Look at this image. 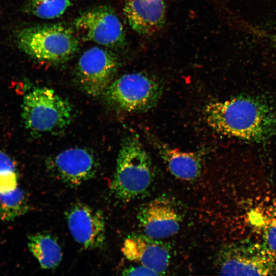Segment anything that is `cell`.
<instances>
[{
	"label": "cell",
	"instance_id": "obj_17",
	"mask_svg": "<svg viewBox=\"0 0 276 276\" xmlns=\"http://www.w3.org/2000/svg\"><path fill=\"white\" fill-rule=\"evenodd\" d=\"M28 203L24 191L17 187L10 192L0 193V220L10 221L25 214Z\"/></svg>",
	"mask_w": 276,
	"mask_h": 276
},
{
	"label": "cell",
	"instance_id": "obj_15",
	"mask_svg": "<svg viewBox=\"0 0 276 276\" xmlns=\"http://www.w3.org/2000/svg\"><path fill=\"white\" fill-rule=\"evenodd\" d=\"M28 247L43 269H53L60 264L62 257L57 241L47 233H37L29 237Z\"/></svg>",
	"mask_w": 276,
	"mask_h": 276
},
{
	"label": "cell",
	"instance_id": "obj_20",
	"mask_svg": "<svg viewBox=\"0 0 276 276\" xmlns=\"http://www.w3.org/2000/svg\"><path fill=\"white\" fill-rule=\"evenodd\" d=\"M125 275H160L155 270L143 265L131 266L122 271Z\"/></svg>",
	"mask_w": 276,
	"mask_h": 276
},
{
	"label": "cell",
	"instance_id": "obj_9",
	"mask_svg": "<svg viewBox=\"0 0 276 276\" xmlns=\"http://www.w3.org/2000/svg\"><path fill=\"white\" fill-rule=\"evenodd\" d=\"M46 166L49 173L58 179L68 185L77 186L96 176L99 163L91 150L75 147L49 157Z\"/></svg>",
	"mask_w": 276,
	"mask_h": 276
},
{
	"label": "cell",
	"instance_id": "obj_8",
	"mask_svg": "<svg viewBox=\"0 0 276 276\" xmlns=\"http://www.w3.org/2000/svg\"><path fill=\"white\" fill-rule=\"evenodd\" d=\"M219 272L222 275H276V255L258 244L232 247L223 254Z\"/></svg>",
	"mask_w": 276,
	"mask_h": 276
},
{
	"label": "cell",
	"instance_id": "obj_3",
	"mask_svg": "<svg viewBox=\"0 0 276 276\" xmlns=\"http://www.w3.org/2000/svg\"><path fill=\"white\" fill-rule=\"evenodd\" d=\"M72 117L71 104L52 89L36 88L24 97L22 120L26 127L35 134L62 132L71 124Z\"/></svg>",
	"mask_w": 276,
	"mask_h": 276
},
{
	"label": "cell",
	"instance_id": "obj_7",
	"mask_svg": "<svg viewBox=\"0 0 276 276\" xmlns=\"http://www.w3.org/2000/svg\"><path fill=\"white\" fill-rule=\"evenodd\" d=\"M74 25L85 40L110 48L120 47L125 43L123 26L108 6H100L84 12L75 19Z\"/></svg>",
	"mask_w": 276,
	"mask_h": 276
},
{
	"label": "cell",
	"instance_id": "obj_18",
	"mask_svg": "<svg viewBox=\"0 0 276 276\" xmlns=\"http://www.w3.org/2000/svg\"><path fill=\"white\" fill-rule=\"evenodd\" d=\"M72 0H28L27 10L43 19H53L61 16L71 6Z\"/></svg>",
	"mask_w": 276,
	"mask_h": 276
},
{
	"label": "cell",
	"instance_id": "obj_12",
	"mask_svg": "<svg viewBox=\"0 0 276 276\" xmlns=\"http://www.w3.org/2000/svg\"><path fill=\"white\" fill-rule=\"evenodd\" d=\"M121 251L128 260L148 267L160 275L165 273L169 265L170 255L166 244L145 234L128 236Z\"/></svg>",
	"mask_w": 276,
	"mask_h": 276
},
{
	"label": "cell",
	"instance_id": "obj_2",
	"mask_svg": "<svg viewBox=\"0 0 276 276\" xmlns=\"http://www.w3.org/2000/svg\"><path fill=\"white\" fill-rule=\"evenodd\" d=\"M150 158L137 135L123 141L117 159L111 190L123 202L136 198L149 188L152 179Z\"/></svg>",
	"mask_w": 276,
	"mask_h": 276
},
{
	"label": "cell",
	"instance_id": "obj_1",
	"mask_svg": "<svg viewBox=\"0 0 276 276\" xmlns=\"http://www.w3.org/2000/svg\"><path fill=\"white\" fill-rule=\"evenodd\" d=\"M208 124L226 136L249 141L270 137L276 126V114L268 105L254 98L240 97L208 104Z\"/></svg>",
	"mask_w": 276,
	"mask_h": 276
},
{
	"label": "cell",
	"instance_id": "obj_10",
	"mask_svg": "<svg viewBox=\"0 0 276 276\" xmlns=\"http://www.w3.org/2000/svg\"><path fill=\"white\" fill-rule=\"evenodd\" d=\"M65 217L73 238L84 248L94 249L104 246L105 222L101 211L77 203L68 209Z\"/></svg>",
	"mask_w": 276,
	"mask_h": 276
},
{
	"label": "cell",
	"instance_id": "obj_6",
	"mask_svg": "<svg viewBox=\"0 0 276 276\" xmlns=\"http://www.w3.org/2000/svg\"><path fill=\"white\" fill-rule=\"evenodd\" d=\"M119 67L117 57L107 50L94 47L80 57L76 69L77 82L87 95H103L113 79Z\"/></svg>",
	"mask_w": 276,
	"mask_h": 276
},
{
	"label": "cell",
	"instance_id": "obj_4",
	"mask_svg": "<svg viewBox=\"0 0 276 276\" xmlns=\"http://www.w3.org/2000/svg\"><path fill=\"white\" fill-rule=\"evenodd\" d=\"M19 47L38 61L61 63L78 51L79 42L74 30L62 24L26 28L18 34Z\"/></svg>",
	"mask_w": 276,
	"mask_h": 276
},
{
	"label": "cell",
	"instance_id": "obj_14",
	"mask_svg": "<svg viewBox=\"0 0 276 276\" xmlns=\"http://www.w3.org/2000/svg\"><path fill=\"white\" fill-rule=\"evenodd\" d=\"M159 153L170 172L175 177L187 180L199 176L201 170L200 157L194 153L180 151L158 144Z\"/></svg>",
	"mask_w": 276,
	"mask_h": 276
},
{
	"label": "cell",
	"instance_id": "obj_16",
	"mask_svg": "<svg viewBox=\"0 0 276 276\" xmlns=\"http://www.w3.org/2000/svg\"><path fill=\"white\" fill-rule=\"evenodd\" d=\"M251 215V221L260 231L265 246L276 255V201Z\"/></svg>",
	"mask_w": 276,
	"mask_h": 276
},
{
	"label": "cell",
	"instance_id": "obj_5",
	"mask_svg": "<svg viewBox=\"0 0 276 276\" xmlns=\"http://www.w3.org/2000/svg\"><path fill=\"white\" fill-rule=\"evenodd\" d=\"M161 94V86L156 81L144 74L133 73L113 81L103 96L115 108L140 112L153 107Z\"/></svg>",
	"mask_w": 276,
	"mask_h": 276
},
{
	"label": "cell",
	"instance_id": "obj_19",
	"mask_svg": "<svg viewBox=\"0 0 276 276\" xmlns=\"http://www.w3.org/2000/svg\"><path fill=\"white\" fill-rule=\"evenodd\" d=\"M18 175L13 160L0 151V193L10 192L17 187Z\"/></svg>",
	"mask_w": 276,
	"mask_h": 276
},
{
	"label": "cell",
	"instance_id": "obj_13",
	"mask_svg": "<svg viewBox=\"0 0 276 276\" xmlns=\"http://www.w3.org/2000/svg\"><path fill=\"white\" fill-rule=\"evenodd\" d=\"M165 0H125V16L131 28L149 36L160 30L166 18Z\"/></svg>",
	"mask_w": 276,
	"mask_h": 276
},
{
	"label": "cell",
	"instance_id": "obj_11",
	"mask_svg": "<svg viewBox=\"0 0 276 276\" xmlns=\"http://www.w3.org/2000/svg\"><path fill=\"white\" fill-rule=\"evenodd\" d=\"M137 218L144 234L154 239L170 237L179 230V217L166 199L157 198L146 203L140 209Z\"/></svg>",
	"mask_w": 276,
	"mask_h": 276
}]
</instances>
